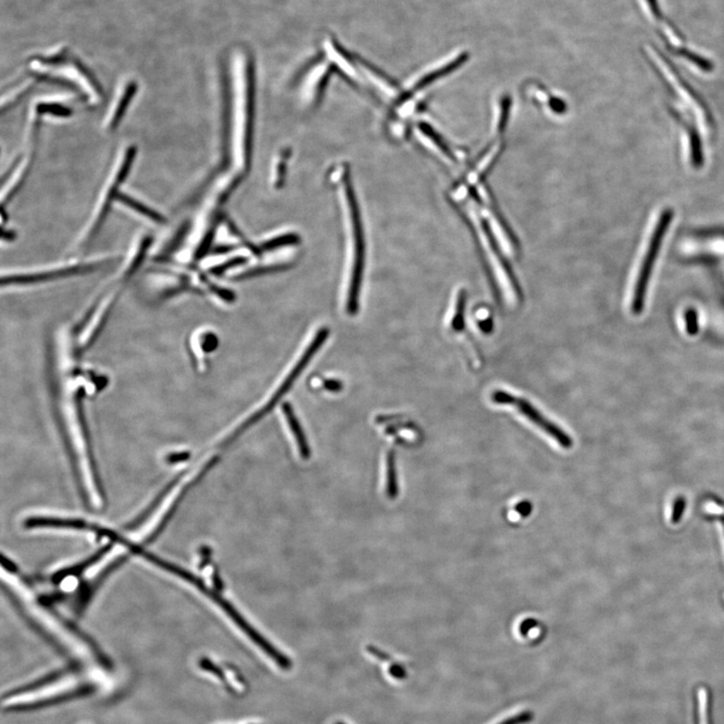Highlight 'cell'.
<instances>
[{
	"label": "cell",
	"instance_id": "obj_1",
	"mask_svg": "<svg viewBox=\"0 0 724 724\" xmlns=\"http://www.w3.org/2000/svg\"><path fill=\"white\" fill-rule=\"evenodd\" d=\"M253 64L248 53L240 54L236 92L234 149L236 163L241 168L248 164L252 116Z\"/></svg>",
	"mask_w": 724,
	"mask_h": 724
},
{
	"label": "cell",
	"instance_id": "obj_2",
	"mask_svg": "<svg viewBox=\"0 0 724 724\" xmlns=\"http://www.w3.org/2000/svg\"><path fill=\"white\" fill-rule=\"evenodd\" d=\"M175 574L176 576H180L181 578L185 579V581H188V583H192V585L197 586V588H199L204 595L211 598L212 600H214L216 605H219V607L221 608V609L223 610L229 618H231V621L235 622L236 626L240 627L241 631L247 635L248 638L252 640L253 644H256V645L259 647L260 650L264 652L265 654H267V655L269 656V657L271 658L272 660L274 661L278 666H279V667H281L282 669L284 670L291 669V660H289V658L287 657V656H285L283 653H281V652L278 650L276 647L273 646L267 639H265L264 637L259 633V632L256 631V630L253 629V627L251 626L247 621H246L245 618H243V615H241L240 613L235 609V607H234L231 603H229L228 600H224V598L221 597L219 593L207 588L202 579L188 573L187 571H183V569H180V567L176 569Z\"/></svg>",
	"mask_w": 724,
	"mask_h": 724
},
{
	"label": "cell",
	"instance_id": "obj_3",
	"mask_svg": "<svg viewBox=\"0 0 724 724\" xmlns=\"http://www.w3.org/2000/svg\"><path fill=\"white\" fill-rule=\"evenodd\" d=\"M673 219L672 209H666L659 219L657 226L654 231L653 236L649 243L648 248L644 257L643 263L639 270L638 278L635 285L633 298H632V312L635 315H639L643 311L645 306L647 289H648L649 281L654 265L657 260L659 251L662 245L666 231L669 228Z\"/></svg>",
	"mask_w": 724,
	"mask_h": 724
},
{
	"label": "cell",
	"instance_id": "obj_4",
	"mask_svg": "<svg viewBox=\"0 0 724 724\" xmlns=\"http://www.w3.org/2000/svg\"><path fill=\"white\" fill-rule=\"evenodd\" d=\"M328 335H329V329H328V328H321L319 331L316 333L315 337L313 338L312 341H311L310 344H309L307 349H306L305 351H304V353L302 354V356L300 357V359H299V361L297 362L296 366H294L293 369H292L289 375L285 378L284 383L280 385V388H278L276 393H274L271 400L268 402V404L265 405L263 409H260L259 412L253 414L250 419L243 422L240 428L236 429L235 436L229 439L228 443L231 441V440H233L234 438H236V437L240 436V434L243 433V431H246V429L251 428V427H252L253 424H255L256 422L260 421L263 417L267 416V415L269 414V412H271V410L274 409L278 404H279L282 397H285L286 393L291 390L292 386H293L295 381L298 380L299 376H300L301 373H303L304 369H305L306 366H308L311 359L315 356L318 350H319L321 347L323 346V344H325L326 340H327Z\"/></svg>",
	"mask_w": 724,
	"mask_h": 724
},
{
	"label": "cell",
	"instance_id": "obj_5",
	"mask_svg": "<svg viewBox=\"0 0 724 724\" xmlns=\"http://www.w3.org/2000/svg\"><path fill=\"white\" fill-rule=\"evenodd\" d=\"M491 400L496 405L515 407L518 412L532 422L537 428L542 429L543 433L547 434L552 440L556 441L561 448L571 449L573 446V439L564 429L559 428V426L543 416L542 412L525 398L516 397L505 390H497L492 393Z\"/></svg>",
	"mask_w": 724,
	"mask_h": 724
},
{
	"label": "cell",
	"instance_id": "obj_6",
	"mask_svg": "<svg viewBox=\"0 0 724 724\" xmlns=\"http://www.w3.org/2000/svg\"><path fill=\"white\" fill-rule=\"evenodd\" d=\"M96 689V685L84 684L77 687L76 689L70 690V691L64 692V693L54 695V696L48 697V698L38 700V701L30 702V703L12 706L7 709V711L28 712L38 711V709L47 708L48 706L65 703V702L71 701V700L79 698V697L88 696V695L94 693Z\"/></svg>",
	"mask_w": 724,
	"mask_h": 724
},
{
	"label": "cell",
	"instance_id": "obj_7",
	"mask_svg": "<svg viewBox=\"0 0 724 724\" xmlns=\"http://www.w3.org/2000/svg\"><path fill=\"white\" fill-rule=\"evenodd\" d=\"M95 268L94 265H75V267L62 268V269L53 270L43 273H36L33 275H18V276H9L2 279V284H31L38 282L45 281L55 278L71 276V275L79 274L81 272H88Z\"/></svg>",
	"mask_w": 724,
	"mask_h": 724
},
{
	"label": "cell",
	"instance_id": "obj_8",
	"mask_svg": "<svg viewBox=\"0 0 724 724\" xmlns=\"http://www.w3.org/2000/svg\"><path fill=\"white\" fill-rule=\"evenodd\" d=\"M283 414L287 424H288L289 428L291 429L294 438H295L301 457L307 460L310 457V446H309L307 438H306L305 434H304L300 422L297 419L293 407L288 402L283 405Z\"/></svg>",
	"mask_w": 724,
	"mask_h": 724
},
{
	"label": "cell",
	"instance_id": "obj_9",
	"mask_svg": "<svg viewBox=\"0 0 724 724\" xmlns=\"http://www.w3.org/2000/svg\"><path fill=\"white\" fill-rule=\"evenodd\" d=\"M67 673V670L62 669L59 671H54V672L50 673V674L43 676L42 678H38L35 681L28 683V684L23 685V686L14 688L11 691L6 692L4 695V699L11 698V697L18 696V695H23L26 693H31V692L35 691V690L40 689L48 686V685L52 684L60 678L64 677Z\"/></svg>",
	"mask_w": 724,
	"mask_h": 724
},
{
	"label": "cell",
	"instance_id": "obj_10",
	"mask_svg": "<svg viewBox=\"0 0 724 724\" xmlns=\"http://www.w3.org/2000/svg\"><path fill=\"white\" fill-rule=\"evenodd\" d=\"M116 199L119 202H122L123 204L127 205V207H131L133 211L138 212L142 216H146L147 219H151V221H155V223H164L165 219L163 214H159L150 207H147L138 200L132 199L131 197L124 194V193H118L116 195Z\"/></svg>",
	"mask_w": 724,
	"mask_h": 724
},
{
	"label": "cell",
	"instance_id": "obj_11",
	"mask_svg": "<svg viewBox=\"0 0 724 724\" xmlns=\"http://www.w3.org/2000/svg\"><path fill=\"white\" fill-rule=\"evenodd\" d=\"M328 75H329V72H328L327 66L316 67L314 74L310 75L307 84H305V89H304L305 97H307L308 99L316 98V95L320 93L323 84L327 81Z\"/></svg>",
	"mask_w": 724,
	"mask_h": 724
},
{
	"label": "cell",
	"instance_id": "obj_12",
	"mask_svg": "<svg viewBox=\"0 0 724 724\" xmlns=\"http://www.w3.org/2000/svg\"><path fill=\"white\" fill-rule=\"evenodd\" d=\"M137 91H138V84L135 83V82L128 84L124 94H123L122 98H121L120 102L118 103L117 108H116L114 116H113L112 120H111V128L112 129H115L119 125L120 121L122 120L123 116L126 112L128 105L131 103L133 97H134Z\"/></svg>",
	"mask_w": 724,
	"mask_h": 724
},
{
	"label": "cell",
	"instance_id": "obj_13",
	"mask_svg": "<svg viewBox=\"0 0 724 724\" xmlns=\"http://www.w3.org/2000/svg\"><path fill=\"white\" fill-rule=\"evenodd\" d=\"M386 493L390 498H395L398 493L395 454L393 451L388 454L386 460Z\"/></svg>",
	"mask_w": 724,
	"mask_h": 724
},
{
	"label": "cell",
	"instance_id": "obj_14",
	"mask_svg": "<svg viewBox=\"0 0 724 724\" xmlns=\"http://www.w3.org/2000/svg\"><path fill=\"white\" fill-rule=\"evenodd\" d=\"M466 302H467V293L464 289H462L458 293L455 311H454V316L451 320V328L453 331L461 332L465 328Z\"/></svg>",
	"mask_w": 724,
	"mask_h": 724
},
{
	"label": "cell",
	"instance_id": "obj_15",
	"mask_svg": "<svg viewBox=\"0 0 724 724\" xmlns=\"http://www.w3.org/2000/svg\"><path fill=\"white\" fill-rule=\"evenodd\" d=\"M38 114H48L55 117L67 118L72 115V110L57 103H43L38 105Z\"/></svg>",
	"mask_w": 724,
	"mask_h": 724
},
{
	"label": "cell",
	"instance_id": "obj_16",
	"mask_svg": "<svg viewBox=\"0 0 724 724\" xmlns=\"http://www.w3.org/2000/svg\"><path fill=\"white\" fill-rule=\"evenodd\" d=\"M675 54L681 55L685 59L689 60V62H693L700 69L703 70L706 72H711L713 69V66L709 60L704 59V57H700V55L694 54V53L690 52V50H685V48H679V50H674Z\"/></svg>",
	"mask_w": 724,
	"mask_h": 724
},
{
	"label": "cell",
	"instance_id": "obj_17",
	"mask_svg": "<svg viewBox=\"0 0 724 724\" xmlns=\"http://www.w3.org/2000/svg\"><path fill=\"white\" fill-rule=\"evenodd\" d=\"M72 62H74L75 67H76L77 69L79 70V72H81L82 75H83L84 78L89 79V82H90L92 87H93V88L95 89V90L98 92V93H102V88H101L98 79H96L95 76H94V75L92 74L90 70H89L88 67L84 66L83 62H82L81 60L77 59V57L72 59Z\"/></svg>",
	"mask_w": 724,
	"mask_h": 724
},
{
	"label": "cell",
	"instance_id": "obj_18",
	"mask_svg": "<svg viewBox=\"0 0 724 724\" xmlns=\"http://www.w3.org/2000/svg\"><path fill=\"white\" fill-rule=\"evenodd\" d=\"M36 60L43 62L45 65H50V66H57V65L65 64L67 60H69V50L67 48H64L62 52L59 54L52 55V57H35Z\"/></svg>",
	"mask_w": 724,
	"mask_h": 724
},
{
	"label": "cell",
	"instance_id": "obj_19",
	"mask_svg": "<svg viewBox=\"0 0 724 724\" xmlns=\"http://www.w3.org/2000/svg\"><path fill=\"white\" fill-rule=\"evenodd\" d=\"M246 262H247V259L245 257H236L234 259L229 260L228 262L216 265V267L212 268L211 272L214 275H221L224 272L228 271V270L236 267V265L245 264Z\"/></svg>",
	"mask_w": 724,
	"mask_h": 724
},
{
	"label": "cell",
	"instance_id": "obj_20",
	"mask_svg": "<svg viewBox=\"0 0 724 724\" xmlns=\"http://www.w3.org/2000/svg\"><path fill=\"white\" fill-rule=\"evenodd\" d=\"M199 666L202 669L207 671V672L212 673V674L216 675V677L219 678V679L221 680V681L228 683L223 670H221V668L217 667L216 664L212 663L211 660H209V659H200Z\"/></svg>",
	"mask_w": 724,
	"mask_h": 724
},
{
	"label": "cell",
	"instance_id": "obj_21",
	"mask_svg": "<svg viewBox=\"0 0 724 724\" xmlns=\"http://www.w3.org/2000/svg\"><path fill=\"white\" fill-rule=\"evenodd\" d=\"M686 320V329L688 334L695 335L698 332V323H697V313L694 309H688L685 313Z\"/></svg>",
	"mask_w": 724,
	"mask_h": 724
},
{
	"label": "cell",
	"instance_id": "obj_22",
	"mask_svg": "<svg viewBox=\"0 0 724 724\" xmlns=\"http://www.w3.org/2000/svg\"><path fill=\"white\" fill-rule=\"evenodd\" d=\"M324 388L329 392L337 393L342 390V383L336 380H325Z\"/></svg>",
	"mask_w": 724,
	"mask_h": 724
},
{
	"label": "cell",
	"instance_id": "obj_23",
	"mask_svg": "<svg viewBox=\"0 0 724 724\" xmlns=\"http://www.w3.org/2000/svg\"><path fill=\"white\" fill-rule=\"evenodd\" d=\"M648 2L649 6H650V9L652 12H653L654 16H655L656 18H660V16H661V11L660 9H658L657 0H648Z\"/></svg>",
	"mask_w": 724,
	"mask_h": 724
},
{
	"label": "cell",
	"instance_id": "obj_24",
	"mask_svg": "<svg viewBox=\"0 0 724 724\" xmlns=\"http://www.w3.org/2000/svg\"><path fill=\"white\" fill-rule=\"evenodd\" d=\"M14 236H16V235H14L13 231H2V238H4V240H9H9H12V238H14Z\"/></svg>",
	"mask_w": 724,
	"mask_h": 724
}]
</instances>
